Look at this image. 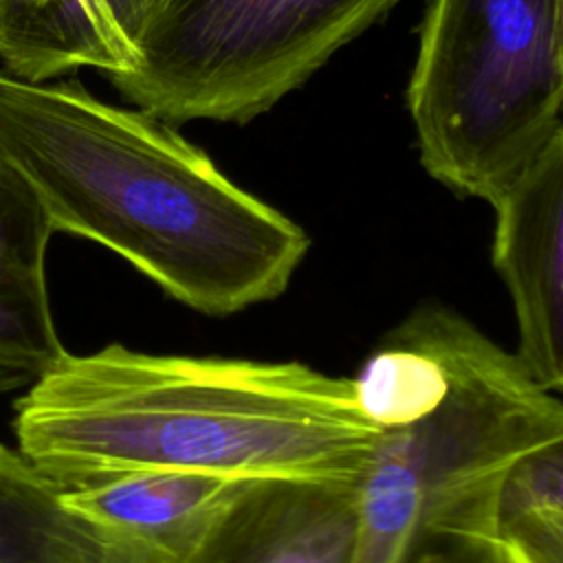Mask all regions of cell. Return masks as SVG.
<instances>
[{
  "label": "cell",
  "instance_id": "obj_1",
  "mask_svg": "<svg viewBox=\"0 0 563 563\" xmlns=\"http://www.w3.org/2000/svg\"><path fill=\"white\" fill-rule=\"evenodd\" d=\"M13 409L18 451L57 490L130 471L356 482L378 435L352 378L121 343L64 352Z\"/></svg>",
  "mask_w": 563,
  "mask_h": 563
},
{
  "label": "cell",
  "instance_id": "obj_2",
  "mask_svg": "<svg viewBox=\"0 0 563 563\" xmlns=\"http://www.w3.org/2000/svg\"><path fill=\"white\" fill-rule=\"evenodd\" d=\"M0 156L35 189L53 231L110 249L202 314L275 299L310 246L297 222L161 117L106 103L79 79L0 70Z\"/></svg>",
  "mask_w": 563,
  "mask_h": 563
},
{
  "label": "cell",
  "instance_id": "obj_3",
  "mask_svg": "<svg viewBox=\"0 0 563 563\" xmlns=\"http://www.w3.org/2000/svg\"><path fill=\"white\" fill-rule=\"evenodd\" d=\"M407 106L424 169L493 205L563 134V0H431Z\"/></svg>",
  "mask_w": 563,
  "mask_h": 563
},
{
  "label": "cell",
  "instance_id": "obj_4",
  "mask_svg": "<svg viewBox=\"0 0 563 563\" xmlns=\"http://www.w3.org/2000/svg\"><path fill=\"white\" fill-rule=\"evenodd\" d=\"M396 0H152L130 68L108 75L163 121L249 123Z\"/></svg>",
  "mask_w": 563,
  "mask_h": 563
},
{
  "label": "cell",
  "instance_id": "obj_5",
  "mask_svg": "<svg viewBox=\"0 0 563 563\" xmlns=\"http://www.w3.org/2000/svg\"><path fill=\"white\" fill-rule=\"evenodd\" d=\"M495 209L493 264L517 319L515 356L543 389H563V134L508 185Z\"/></svg>",
  "mask_w": 563,
  "mask_h": 563
},
{
  "label": "cell",
  "instance_id": "obj_6",
  "mask_svg": "<svg viewBox=\"0 0 563 563\" xmlns=\"http://www.w3.org/2000/svg\"><path fill=\"white\" fill-rule=\"evenodd\" d=\"M251 479L198 471H130L59 490L97 563H189Z\"/></svg>",
  "mask_w": 563,
  "mask_h": 563
},
{
  "label": "cell",
  "instance_id": "obj_7",
  "mask_svg": "<svg viewBox=\"0 0 563 563\" xmlns=\"http://www.w3.org/2000/svg\"><path fill=\"white\" fill-rule=\"evenodd\" d=\"M356 482L251 479L189 563H350Z\"/></svg>",
  "mask_w": 563,
  "mask_h": 563
},
{
  "label": "cell",
  "instance_id": "obj_8",
  "mask_svg": "<svg viewBox=\"0 0 563 563\" xmlns=\"http://www.w3.org/2000/svg\"><path fill=\"white\" fill-rule=\"evenodd\" d=\"M53 233L35 189L0 156V389L31 385L66 352L46 288Z\"/></svg>",
  "mask_w": 563,
  "mask_h": 563
},
{
  "label": "cell",
  "instance_id": "obj_9",
  "mask_svg": "<svg viewBox=\"0 0 563 563\" xmlns=\"http://www.w3.org/2000/svg\"><path fill=\"white\" fill-rule=\"evenodd\" d=\"M0 563H97L95 550L29 460L0 442Z\"/></svg>",
  "mask_w": 563,
  "mask_h": 563
},
{
  "label": "cell",
  "instance_id": "obj_10",
  "mask_svg": "<svg viewBox=\"0 0 563 563\" xmlns=\"http://www.w3.org/2000/svg\"><path fill=\"white\" fill-rule=\"evenodd\" d=\"M501 563H563V440L519 455L495 499Z\"/></svg>",
  "mask_w": 563,
  "mask_h": 563
},
{
  "label": "cell",
  "instance_id": "obj_11",
  "mask_svg": "<svg viewBox=\"0 0 563 563\" xmlns=\"http://www.w3.org/2000/svg\"><path fill=\"white\" fill-rule=\"evenodd\" d=\"M117 40L134 57V42L141 33L152 0H99Z\"/></svg>",
  "mask_w": 563,
  "mask_h": 563
},
{
  "label": "cell",
  "instance_id": "obj_12",
  "mask_svg": "<svg viewBox=\"0 0 563 563\" xmlns=\"http://www.w3.org/2000/svg\"><path fill=\"white\" fill-rule=\"evenodd\" d=\"M75 4H77V7L88 15V20L92 22V26L99 31V35L103 37V42L108 44L110 53L114 55V59H117V64H119L117 73H121V70H125V68H130L132 57H130V53L125 51V46L117 40L114 31L110 29V22H108V18H106V13H103V9H101L99 0H75ZM110 75H114V73H110Z\"/></svg>",
  "mask_w": 563,
  "mask_h": 563
},
{
  "label": "cell",
  "instance_id": "obj_13",
  "mask_svg": "<svg viewBox=\"0 0 563 563\" xmlns=\"http://www.w3.org/2000/svg\"><path fill=\"white\" fill-rule=\"evenodd\" d=\"M48 2H55V0H0V26H2V31H4V37H7V31H9V26H11V22L20 15V13H24V11H29V9H35V7H44V4H48ZM66 2H70V4H75V0H66ZM77 7V4H75ZM79 9V7H77ZM81 11V9H79ZM84 13V11H81ZM86 15V13H84ZM88 18V15H86ZM92 24V22H90ZM99 33V31H97ZM103 40V37H101ZM4 46V44H2ZM108 46V44H106ZM117 73V70H114Z\"/></svg>",
  "mask_w": 563,
  "mask_h": 563
},
{
  "label": "cell",
  "instance_id": "obj_14",
  "mask_svg": "<svg viewBox=\"0 0 563 563\" xmlns=\"http://www.w3.org/2000/svg\"><path fill=\"white\" fill-rule=\"evenodd\" d=\"M2 44H4V31H2V26H0V51H2Z\"/></svg>",
  "mask_w": 563,
  "mask_h": 563
}]
</instances>
